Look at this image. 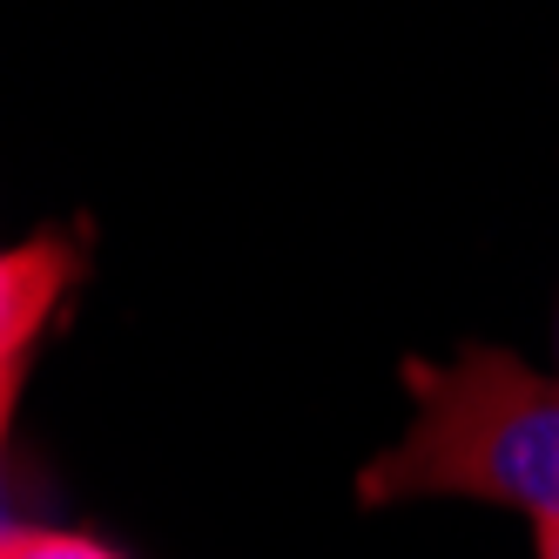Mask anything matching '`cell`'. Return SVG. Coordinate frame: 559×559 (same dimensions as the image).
<instances>
[{
  "label": "cell",
  "mask_w": 559,
  "mask_h": 559,
  "mask_svg": "<svg viewBox=\"0 0 559 559\" xmlns=\"http://www.w3.org/2000/svg\"><path fill=\"white\" fill-rule=\"evenodd\" d=\"M14 397H21V384H8V391H0V452H8V425H14Z\"/></svg>",
  "instance_id": "5b68a950"
},
{
  "label": "cell",
  "mask_w": 559,
  "mask_h": 559,
  "mask_svg": "<svg viewBox=\"0 0 559 559\" xmlns=\"http://www.w3.org/2000/svg\"><path fill=\"white\" fill-rule=\"evenodd\" d=\"M533 533H539V539H533L539 559H559V519H546V526H533Z\"/></svg>",
  "instance_id": "277c9868"
},
{
  "label": "cell",
  "mask_w": 559,
  "mask_h": 559,
  "mask_svg": "<svg viewBox=\"0 0 559 559\" xmlns=\"http://www.w3.org/2000/svg\"><path fill=\"white\" fill-rule=\"evenodd\" d=\"M412 425L357 472L365 506L486 499L533 526L559 519V371H533L499 344H465L445 365H405Z\"/></svg>",
  "instance_id": "6da1fadb"
},
{
  "label": "cell",
  "mask_w": 559,
  "mask_h": 559,
  "mask_svg": "<svg viewBox=\"0 0 559 559\" xmlns=\"http://www.w3.org/2000/svg\"><path fill=\"white\" fill-rule=\"evenodd\" d=\"M0 559H122L115 546L88 533H55V526H0Z\"/></svg>",
  "instance_id": "3957f363"
},
{
  "label": "cell",
  "mask_w": 559,
  "mask_h": 559,
  "mask_svg": "<svg viewBox=\"0 0 559 559\" xmlns=\"http://www.w3.org/2000/svg\"><path fill=\"white\" fill-rule=\"evenodd\" d=\"M74 270H82V243L61 229H41L27 243L0 250V391L27 378V357L41 344L55 304L68 297Z\"/></svg>",
  "instance_id": "7a4b0ae2"
}]
</instances>
